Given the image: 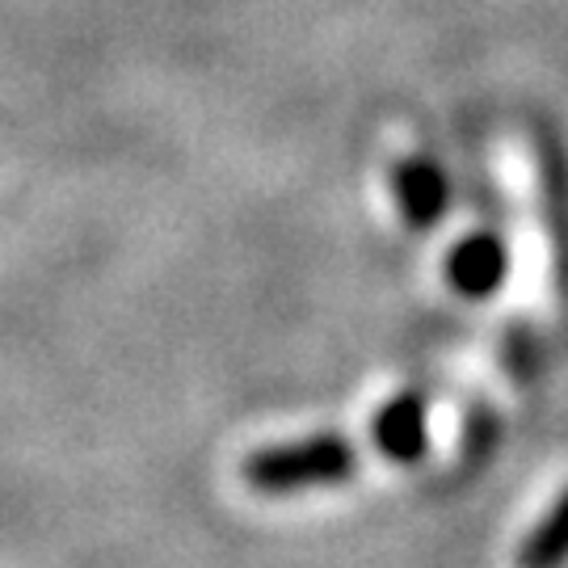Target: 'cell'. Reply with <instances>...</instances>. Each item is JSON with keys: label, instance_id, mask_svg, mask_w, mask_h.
<instances>
[{"label": "cell", "instance_id": "obj_1", "mask_svg": "<svg viewBox=\"0 0 568 568\" xmlns=\"http://www.w3.org/2000/svg\"><path fill=\"white\" fill-rule=\"evenodd\" d=\"M358 467V450L345 434H312L278 447H262L244 459L241 476L248 488L286 497V493H307V488L342 485Z\"/></svg>", "mask_w": 568, "mask_h": 568}, {"label": "cell", "instance_id": "obj_2", "mask_svg": "<svg viewBox=\"0 0 568 568\" xmlns=\"http://www.w3.org/2000/svg\"><path fill=\"white\" fill-rule=\"evenodd\" d=\"M392 199L400 206V220L413 232H434L450 211L447 169L429 156H408L392 169Z\"/></svg>", "mask_w": 568, "mask_h": 568}, {"label": "cell", "instance_id": "obj_3", "mask_svg": "<svg viewBox=\"0 0 568 568\" xmlns=\"http://www.w3.org/2000/svg\"><path fill=\"white\" fill-rule=\"evenodd\" d=\"M509 274V248L497 232H467L447 253V283L464 300H493Z\"/></svg>", "mask_w": 568, "mask_h": 568}, {"label": "cell", "instance_id": "obj_4", "mask_svg": "<svg viewBox=\"0 0 568 568\" xmlns=\"http://www.w3.org/2000/svg\"><path fill=\"white\" fill-rule=\"evenodd\" d=\"M375 447L392 464H422L429 450V408L417 392L392 396L375 417Z\"/></svg>", "mask_w": 568, "mask_h": 568}, {"label": "cell", "instance_id": "obj_5", "mask_svg": "<svg viewBox=\"0 0 568 568\" xmlns=\"http://www.w3.org/2000/svg\"><path fill=\"white\" fill-rule=\"evenodd\" d=\"M544 206H548L556 278H560V291L568 300V164L556 148L544 152Z\"/></svg>", "mask_w": 568, "mask_h": 568}, {"label": "cell", "instance_id": "obj_6", "mask_svg": "<svg viewBox=\"0 0 568 568\" xmlns=\"http://www.w3.org/2000/svg\"><path fill=\"white\" fill-rule=\"evenodd\" d=\"M568 565V488L551 509L530 527L518 548V568H565Z\"/></svg>", "mask_w": 568, "mask_h": 568}]
</instances>
